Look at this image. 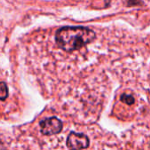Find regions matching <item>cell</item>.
Returning a JSON list of instances; mask_svg holds the SVG:
<instances>
[{
	"mask_svg": "<svg viewBox=\"0 0 150 150\" xmlns=\"http://www.w3.org/2000/svg\"><path fill=\"white\" fill-rule=\"evenodd\" d=\"M10 94L9 87L5 82H0V101L4 102L8 98Z\"/></svg>",
	"mask_w": 150,
	"mask_h": 150,
	"instance_id": "obj_1",
	"label": "cell"
},
{
	"mask_svg": "<svg viewBox=\"0 0 150 150\" xmlns=\"http://www.w3.org/2000/svg\"><path fill=\"white\" fill-rule=\"evenodd\" d=\"M120 100H121L123 103H125V104H127V105H133V104L134 103V97H133L132 95H127V94H123V95L120 97Z\"/></svg>",
	"mask_w": 150,
	"mask_h": 150,
	"instance_id": "obj_2",
	"label": "cell"
}]
</instances>
